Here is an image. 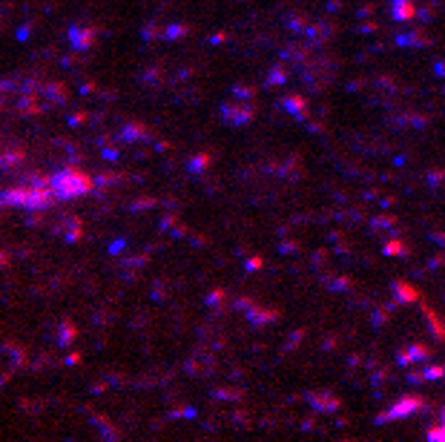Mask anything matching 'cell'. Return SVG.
I'll return each mask as SVG.
<instances>
[{"instance_id": "1", "label": "cell", "mask_w": 445, "mask_h": 442, "mask_svg": "<svg viewBox=\"0 0 445 442\" xmlns=\"http://www.w3.org/2000/svg\"><path fill=\"white\" fill-rule=\"evenodd\" d=\"M89 187H92V184H89V178H86V175H81V172H61V175H55V181H52L55 195H61V198L81 195V192H86Z\"/></svg>"}]
</instances>
